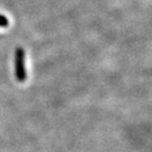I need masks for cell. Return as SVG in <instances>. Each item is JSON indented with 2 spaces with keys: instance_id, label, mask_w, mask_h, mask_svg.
I'll return each mask as SVG.
<instances>
[{
  "instance_id": "1",
  "label": "cell",
  "mask_w": 152,
  "mask_h": 152,
  "mask_svg": "<svg viewBox=\"0 0 152 152\" xmlns=\"http://www.w3.org/2000/svg\"><path fill=\"white\" fill-rule=\"evenodd\" d=\"M14 72L15 78L18 83H24L26 80V52L21 47L15 49L14 54Z\"/></svg>"
},
{
  "instance_id": "2",
  "label": "cell",
  "mask_w": 152,
  "mask_h": 152,
  "mask_svg": "<svg viewBox=\"0 0 152 152\" xmlns=\"http://www.w3.org/2000/svg\"><path fill=\"white\" fill-rule=\"evenodd\" d=\"M9 26V19L4 15L0 14V28H7Z\"/></svg>"
}]
</instances>
